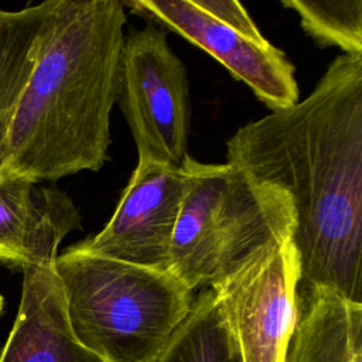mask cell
<instances>
[{"label": "cell", "instance_id": "obj_1", "mask_svg": "<svg viewBox=\"0 0 362 362\" xmlns=\"http://www.w3.org/2000/svg\"><path fill=\"white\" fill-rule=\"evenodd\" d=\"M228 163L293 205L298 291L362 303V54H342L296 105L239 127Z\"/></svg>", "mask_w": 362, "mask_h": 362}, {"label": "cell", "instance_id": "obj_2", "mask_svg": "<svg viewBox=\"0 0 362 362\" xmlns=\"http://www.w3.org/2000/svg\"><path fill=\"white\" fill-rule=\"evenodd\" d=\"M126 21L120 0H54L13 116L4 170L40 182L105 165Z\"/></svg>", "mask_w": 362, "mask_h": 362}, {"label": "cell", "instance_id": "obj_3", "mask_svg": "<svg viewBox=\"0 0 362 362\" xmlns=\"http://www.w3.org/2000/svg\"><path fill=\"white\" fill-rule=\"evenodd\" d=\"M181 168L185 185L167 272L192 291L218 286L293 236L294 209L279 187L228 161L187 156Z\"/></svg>", "mask_w": 362, "mask_h": 362}, {"label": "cell", "instance_id": "obj_4", "mask_svg": "<svg viewBox=\"0 0 362 362\" xmlns=\"http://www.w3.org/2000/svg\"><path fill=\"white\" fill-rule=\"evenodd\" d=\"M54 267L74 335L103 362H154L195 297L165 270L72 246Z\"/></svg>", "mask_w": 362, "mask_h": 362}, {"label": "cell", "instance_id": "obj_5", "mask_svg": "<svg viewBox=\"0 0 362 362\" xmlns=\"http://www.w3.org/2000/svg\"><path fill=\"white\" fill-rule=\"evenodd\" d=\"M117 102L139 160L181 167L191 124L188 76L163 27L148 23L126 35Z\"/></svg>", "mask_w": 362, "mask_h": 362}, {"label": "cell", "instance_id": "obj_6", "mask_svg": "<svg viewBox=\"0 0 362 362\" xmlns=\"http://www.w3.org/2000/svg\"><path fill=\"white\" fill-rule=\"evenodd\" d=\"M298 284L290 238L212 287L243 362H286L298 320Z\"/></svg>", "mask_w": 362, "mask_h": 362}, {"label": "cell", "instance_id": "obj_7", "mask_svg": "<svg viewBox=\"0 0 362 362\" xmlns=\"http://www.w3.org/2000/svg\"><path fill=\"white\" fill-rule=\"evenodd\" d=\"M132 13L157 23L219 61L272 110L298 102L296 68L263 35L238 31L205 13L195 0H124Z\"/></svg>", "mask_w": 362, "mask_h": 362}, {"label": "cell", "instance_id": "obj_8", "mask_svg": "<svg viewBox=\"0 0 362 362\" xmlns=\"http://www.w3.org/2000/svg\"><path fill=\"white\" fill-rule=\"evenodd\" d=\"M184 185L181 167L139 160L105 228L72 247L167 272Z\"/></svg>", "mask_w": 362, "mask_h": 362}, {"label": "cell", "instance_id": "obj_9", "mask_svg": "<svg viewBox=\"0 0 362 362\" xmlns=\"http://www.w3.org/2000/svg\"><path fill=\"white\" fill-rule=\"evenodd\" d=\"M27 177L0 171V263L25 269L54 262L62 239L81 228L72 199Z\"/></svg>", "mask_w": 362, "mask_h": 362}, {"label": "cell", "instance_id": "obj_10", "mask_svg": "<svg viewBox=\"0 0 362 362\" xmlns=\"http://www.w3.org/2000/svg\"><path fill=\"white\" fill-rule=\"evenodd\" d=\"M54 263L23 269L20 305L0 362H103L74 335Z\"/></svg>", "mask_w": 362, "mask_h": 362}, {"label": "cell", "instance_id": "obj_11", "mask_svg": "<svg viewBox=\"0 0 362 362\" xmlns=\"http://www.w3.org/2000/svg\"><path fill=\"white\" fill-rule=\"evenodd\" d=\"M286 362H362V303L328 288L298 291Z\"/></svg>", "mask_w": 362, "mask_h": 362}, {"label": "cell", "instance_id": "obj_12", "mask_svg": "<svg viewBox=\"0 0 362 362\" xmlns=\"http://www.w3.org/2000/svg\"><path fill=\"white\" fill-rule=\"evenodd\" d=\"M52 7L54 0L20 10L0 7V171L7 161L13 116L37 61Z\"/></svg>", "mask_w": 362, "mask_h": 362}, {"label": "cell", "instance_id": "obj_13", "mask_svg": "<svg viewBox=\"0 0 362 362\" xmlns=\"http://www.w3.org/2000/svg\"><path fill=\"white\" fill-rule=\"evenodd\" d=\"M154 362H243L212 288L194 297L187 317Z\"/></svg>", "mask_w": 362, "mask_h": 362}, {"label": "cell", "instance_id": "obj_14", "mask_svg": "<svg viewBox=\"0 0 362 362\" xmlns=\"http://www.w3.org/2000/svg\"><path fill=\"white\" fill-rule=\"evenodd\" d=\"M300 17L303 30L321 47L362 54V0H281Z\"/></svg>", "mask_w": 362, "mask_h": 362}, {"label": "cell", "instance_id": "obj_15", "mask_svg": "<svg viewBox=\"0 0 362 362\" xmlns=\"http://www.w3.org/2000/svg\"><path fill=\"white\" fill-rule=\"evenodd\" d=\"M195 3L215 20L242 31L247 35L262 37L260 30L246 11V8L235 0H195Z\"/></svg>", "mask_w": 362, "mask_h": 362}, {"label": "cell", "instance_id": "obj_16", "mask_svg": "<svg viewBox=\"0 0 362 362\" xmlns=\"http://www.w3.org/2000/svg\"><path fill=\"white\" fill-rule=\"evenodd\" d=\"M3 308H4V298H3V296L0 294V314H1Z\"/></svg>", "mask_w": 362, "mask_h": 362}]
</instances>
